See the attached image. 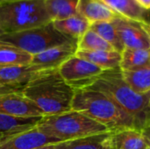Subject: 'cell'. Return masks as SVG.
Instances as JSON below:
<instances>
[{
	"label": "cell",
	"instance_id": "6da1fadb",
	"mask_svg": "<svg viewBox=\"0 0 150 149\" xmlns=\"http://www.w3.org/2000/svg\"><path fill=\"white\" fill-rule=\"evenodd\" d=\"M21 93L45 117L71 111L75 90L66 83L56 68L42 70L24 86Z\"/></svg>",
	"mask_w": 150,
	"mask_h": 149
},
{
	"label": "cell",
	"instance_id": "7a4b0ae2",
	"mask_svg": "<svg viewBox=\"0 0 150 149\" xmlns=\"http://www.w3.org/2000/svg\"><path fill=\"white\" fill-rule=\"evenodd\" d=\"M100 91L127 112L142 131L150 124V91L140 94L123 80L120 68L105 70L88 88Z\"/></svg>",
	"mask_w": 150,
	"mask_h": 149
},
{
	"label": "cell",
	"instance_id": "3957f363",
	"mask_svg": "<svg viewBox=\"0 0 150 149\" xmlns=\"http://www.w3.org/2000/svg\"><path fill=\"white\" fill-rule=\"evenodd\" d=\"M71 111L86 115L110 131L122 128L139 130L136 122L127 112L109 97L98 90L91 89L75 90Z\"/></svg>",
	"mask_w": 150,
	"mask_h": 149
},
{
	"label": "cell",
	"instance_id": "277c9868",
	"mask_svg": "<svg viewBox=\"0 0 150 149\" xmlns=\"http://www.w3.org/2000/svg\"><path fill=\"white\" fill-rule=\"evenodd\" d=\"M37 127L41 133L60 142L111 132L106 126L75 111L45 116L39 121Z\"/></svg>",
	"mask_w": 150,
	"mask_h": 149
},
{
	"label": "cell",
	"instance_id": "5b68a950",
	"mask_svg": "<svg viewBox=\"0 0 150 149\" xmlns=\"http://www.w3.org/2000/svg\"><path fill=\"white\" fill-rule=\"evenodd\" d=\"M52 22L45 0H0V29L18 32Z\"/></svg>",
	"mask_w": 150,
	"mask_h": 149
},
{
	"label": "cell",
	"instance_id": "8992f818",
	"mask_svg": "<svg viewBox=\"0 0 150 149\" xmlns=\"http://www.w3.org/2000/svg\"><path fill=\"white\" fill-rule=\"evenodd\" d=\"M0 41L17 47L32 55H35L52 47L77 41V40L62 34L50 22L44 25L18 32L4 33L0 36Z\"/></svg>",
	"mask_w": 150,
	"mask_h": 149
},
{
	"label": "cell",
	"instance_id": "52a82bcc",
	"mask_svg": "<svg viewBox=\"0 0 150 149\" xmlns=\"http://www.w3.org/2000/svg\"><path fill=\"white\" fill-rule=\"evenodd\" d=\"M58 71L68 85L74 90H78L90 87L105 70L74 55L62 64Z\"/></svg>",
	"mask_w": 150,
	"mask_h": 149
},
{
	"label": "cell",
	"instance_id": "ba28073f",
	"mask_svg": "<svg viewBox=\"0 0 150 149\" xmlns=\"http://www.w3.org/2000/svg\"><path fill=\"white\" fill-rule=\"evenodd\" d=\"M112 23L125 48L150 49V25L123 18Z\"/></svg>",
	"mask_w": 150,
	"mask_h": 149
},
{
	"label": "cell",
	"instance_id": "9c48e42d",
	"mask_svg": "<svg viewBox=\"0 0 150 149\" xmlns=\"http://www.w3.org/2000/svg\"><path fill=\"white\" fill-rule=\"evenodd\" d=\"M58 142L60 141L41 133L35 126L28 130L2 139L0 141V149H34Z\"/></svg>",
	"mask_w": 150,
	"mask_h": 149
},
{
	"label": "cell",
	"instance_id": "30bf717a",
	"mask_svg": "<svg viewBox=\"0 0 150 149\" xmlns=\"http://www.w3.org/2000/svg\"><path fill=\"white\" fill-rule=\"evenodd\" d=\"M0 113L16 118H42L40 109L21 92L0 96Z\"/></svg>",
	"mask_w": 150,
	"mask_h": 149
},
{
	"label": "cell",
	"instance_id": "8fae6325",
	"mask_svg": "<svg viewBox=\"0 0 150 149\" xmlns=\"http://www.w3.org/2000/svg\"><path fill=\"white\" fill-rule=\"evenodd\" d=\"M76 51L77 41L69 42L33 55L31 64L41 66L45 69H56L70 57L74 56Z\"/></svg>",
	"mask_w": 150,
	"mask_h": 149
},
{
	"label": "cell",
	"instance_id": "7c38bea8",
	"mask_svg": "<svg viewBox=\"0 0 150 149\" xmlns=\"http://www.w3.org/2000/svg\"><path fill=\"white\" fill-rule=\"evenodd\" d=\"M106 146L111 149H147L148 145L141 131L122 128L109 133Z\"/></svg>",
	"mask_w": 150,
	"mask_h": 149
},
{
	"label": "cell",
	"instance_id": "4fadbf2b",
	"mask_svg": "<svg viewBox=\"0 0 150 149\" xmlns=\"http://www.w3.org/2000/svg\"><path fill=\"white\" fill-rule=\"evenodd\" d=\"M77 13L90 24L97 22H113L121 17L101 0H79Z\"/></svg>",
	"mask_w": 150,
	"mask_h": 149
},
{
	"label": "cell",
	"instance_id": "5bb4252c",
	"mask_svg": "<svg viewBox=\"0 0 150 149\" xmlns=\"http://www.w3.org/2000/svg\"><path fill=\"white\" fill-rule=\"evenodd\" d=\"M42 70L47 69L34 64L4 68L0 69V81L7 84L25 86Z\"/></svg>",
	"mask_w": 150,
	"mask_h": 149
},
{
	"label": "cell",
	"instance_id": "9a60e30c",
	"mask_svg": "<svg viewBox=\"0 0 150 149\" xmlns=\"http://www.w3.org/2000/svg\"><path fill=\"white\" fill-rule=\"evenodd\" d=\"M121 18L150 25V11L142 8L134 0H101Z\"/></svg>",
	"mask_w": 150,
	"mask_h": 149
},
{
	"label": "cell",
	"instance_id": "2e32d148",
	"mask_svg": "<svg viewBox=\"0 0 150 149\" xmlns=\"http://www.w3.org/2000/svg\"><path fill=\"white\" fill-rule=\"evenodd\" d=\"M76 56L86 60L103 70H110L120 68L121 53L112 51H79L77 50Z\"/></svg>",
	"mask_w": 150,
	"mask_h": 149
},
{
	"label": "cell",
	"instance_id": "e0dca14e",
	"mask_svg": "<svg viewBox=\"0 0 150 149\" xmlns=\"http://www.w3.org/2000/svg\"><path fill=\"white\" fill-rule=\"evenodd\" d=\"M52 23L57 31L77 40L90 29L91 26L90 22L78 13L64 19L54 20Z\"/></svg>",
	"mask_w": 150,
	"mask_h": 149
},
{
	"label": "cell",
	"instance_id": "ac0fdd59",
	"mask_svg": "<svg viewBox=\"0 0 150 149\" xmlns=\"http://www.w3.org/2000/svg\"><path fill=\"white\" fill-rule=\"evenodd\" d=\"M42 118H16L0 113V141L34 127Z\"/></svg>",
	"mask_w": 150,
	"mask_h": 149
},
{
	"label": "cell",
	"instance_id": "d6986e66",
	"mask_svg": "<svg viewBox=\"0 0 150 149\" xmlns=\"http://www.w3.org/2000/svg\"><path fill=\"white\" fill-rule=\"evenodd\" d=\"M33 55L24 50L0 41V69L13 66L31 64Z\"/></svg>",
	"mask_w": 150,
	"mask_h": 149
},
{
	"label": "cell",
	"instance_id": "ffe728a7",
	"mask_svg": "<svg viewBox=\"0 0 150 149\" xmlns=\"http://www.w3.org/2000/svg\"><path fill=\"white\" fill-rule=\"evenodd\" d=\"M121 75L125 83L134 91L140 94L150 91V66L129 70L121 69Z\"/></svg>",
	"mask_w": 150,
	"mask_h": 149
},
{
	"label": "cell",
	"instance_id": "44dd1931",
	"mask_svg": "<svg viewBox=\"0 0 150 149\" xmlns=\"http://www.w3.org/2000/svg\"><path fill=\"white\" fill-rule=\"evenodd\" d=\"M108 136L109 133L61 141L55 144V149H105Z\"/></svg>",
	"mask_w": 150,
	"mask_h": 149
},
{
	"label": "cell",
	"instance_id": "7402d4cb",
	"mask_svg": "<svg viewBox=\"0 0 150 149\" xmlns=\"http://www.w3.org/2000/svg\"><path fill=\"white\" fill-rule=\"evenodd\" d=\"M79 0H45L47 11L52 21L77 14Z\"/></svg>",
	"mask_w": 150,
	"mask_h": 149
},
{
	"label": "cell",
	"instance_id": "603a6c76",
	"mask_svg": "<svg viewBox=\"0 0 150 149\" xmlns=\"http://www.w3.org/2000/svg\"><path fill=\"white\" fill-rule=\"evenodd\" d=\"M150 66V49L124 48L121 53L120 69L129 70Z\"/></svg>",
	"mask_w": 150,
	"mask_h": 149
},
{
	"label": "cell",
	"instance_id": "cb8c5ba5",
	"mask_svg": "<svg viewBox=\"0 0 150 149\" xmlns=\"http://www.w3.org/2000/svg\"><path fill=\"white\" fill-rule=\"evenodd\" d=\"M90 29L97 32L100 37H102L105 41L113 47V48L122 53L124 50V45L118 34V32L112 22H97L91 24Z\"/></svg>",
	"mask_w": 150,
	"mask_h": 149
},
{
	"label": "cell",
	"instance_id": "d4e9b609",
	"mask_svg": "<svg viewBox=\"0 0 150 149\" xmlns=\"http://www.w3.org/2000/svg\"><path fill=\"white\" fill-rule=\"evenodd\" d=\"M77 50L79 51H112V45L105 41L97 32L89 29L78 40ZM116 51V50H115Z\"/></svg>",
	"mask_w": 150,
	"mask_h": 149
},
{
	"label": "cell",
	"instance_id": "484cf974",
	"mask_svg": "<svg viewBox=\"0 0 150 149\" xmlns=\"http://www.w3.org/2000/svg\"><path fill=\"white\" fill-rule=\"evenodd\" d=\"M24 86H17V85H11L4 83L0 81V96L10 94V93H15V92H21Z\"/></svg>",
	"mask_w": 150,
	"mask_h": 149
},
{
	"label": "cell",
	"instance_id": "4316f807",
	"mask_svg": "<svg viewBox=\"0 0 150 149\" xmlns=\"http://www.w3.org/2000/svg\"><path fill=\"white\" fill-rule=\"evenodd\" d=\"M141 132L142 133V136H143L148 147L150 148V124L149 126H147L146 127H144Z\"/></svg>",
	"mask_w": 150,
	"mask_h": 149
},
{
	"label": "cell",
	"instance_id": "83f0119b",
	"mask_svg": "<svg viewBox=\"0 0 150 149\" xmlns=\"http://www.w3.org/2000/svg\"><path fill=\"white\" fill-rule=\"evenodd\" d=\"M142 8L150 11V0H134Z\"/></svg>",
	"mask_w": 150,
	"mask_h": 149
},
{
	"label": "cell",
	"instance_id": "f1b7e54d",
	"mask_svg": "<svg viewBox=\"0 0 150 149\" xmlns=\"http://www.w3.org/2000/svg\"><path fill=\"white\" fill-rule=\"evenodd\" d=\"M34 149H55V144H48V145L41 146Z\"/></svg>",
	"mask_w": 150,
	"mask_h": 149
},
{
	"label": "cell",
	"instance_id": "f546056e",
	"mask_svg": "<svg viewBox=\"0 0 150 149\" xmlns=\"http://www.w3.org/2000/svg\"><path fill=\"white\" fill-rule=\"evenodd\" d=\"M3 34H4V32H3V31H2V30L0 29V36H2Z\"/></svg>",
	"mask_w": 150,
	"mask_h": 149
},
{
	"label": "cell",
	"instance_id": "4dcf8cb0",
	"mask_svg": "<svg viewBox=\"0 0 150 149\" xmlns=\"http://www.w3.org/2000/svg\"><path fill=\"white\" fill-rule=\"evenodd\" d=\"M105 149H111V148H108V147H107V148H105Z\"/></svg>",
	"mask_w": 150,
	"mask_h": 149
},
{
	"label": "cell",
	"instance_id": "1f68e13d",
	"mask_svg": "<svg viewBox=\"0 0 150 149\" xmlns=\"http://www.w3.org/2000/svg\"><path fill=\"white\" fill-rule=\"evenodd\" d=\"M147 149H150V148L149 147H148V148H147Z\"/></svg>",
	"mask_w": 150,
	"mask_h": 149
}]
</instances>
